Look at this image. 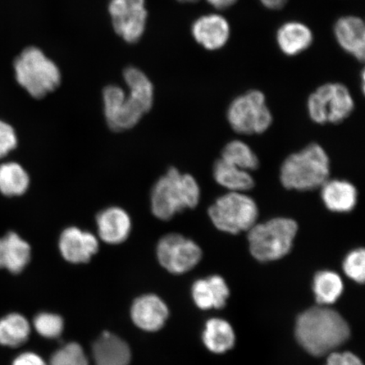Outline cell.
<instances>
[{
	"label": "cell",
	"mask_w": 365,
	"mask_h": 365,
	"mask_svg": "<svg viewBox=\"0 0 365 365\" xmlns=\"http://www.w3.org/2000/svg\"><path fill=\"white\" fill-rule=\"evenodd\" d=\"M326 365H364L361 359L353 353L332 352L328 355Z\"/></svg>",
	"instance_id": "obj_32"
},
{
	"label": "cell",
	"mask_w": 365,
	"mask_h": 365,
	"mask_svg": "<svg viewBox=\"0 0 365 365\" xmlns=\"http://www.w3.org/2000/svg\"><path fill=\"white\" fill-rule=\"evenodd\" d=\"M158 261L166 271L181 275L202 261V250L195 241L178 232L163 235L156 247Z\"/></svg>",
	"instance_id": "obj_10"
},
{
	"label": "cell",
	"mask_w": 365,
	"mask_h": 365,
	"mask_svg": "<svg viewBox=\"0 0 365 365\" xmlns=\"http://www.w3.org/2000/svg\"><path fill=\"white\" fill-rule=\"evenodd\" d=\"M278 47L286 56H294L303 53L313 42L312 30L303 23H285L277 31Z\"/></svg>",
	"instance_id": "obj_22"
},
{
	"label": "cell",
	"mask_w": 365,
	"mask_h": 365,
	"mask_svg": "<svg viewBox=\"0 0 365 365\" xmlns=\"http://www.w3.org/2000/svg\"><path fill=\"white\" fill-rule=\"evenodd\" d=\"M98 238L108 245L124 243L130 235L132 220L124 208L109 207L103 209L96 217Z\"/></svg>",
	"instance_id": "obj_13"
},
{
	"label": "cell",
	"mask_w": 365,
	"mask_h": 365,
	"mask_svg": "<svg viewBox=\"0 0 365 365\" xmlns=\"http://www.w3.org/2000/svg\"><path fill=\"white\" fill-rule=\"evenodd\" d=\"M30 185L29 173L19 163H7L0 165V191L6 196L24 195Z\"/></svg>",
	"instance_id": "obj_26"
},
{
	"label": "cell",
	"mask_w": 365,
	"mask_h": 365,
	"mask_svg": "<svg viewBox=\"0 0 365 365\" xmlns=\"http://www.w3.org/2000/svg\"><path fill=\"white\" fill-rule=\"evenodd\" d=\"M220 158L249 172L257 170L259 166L257 154L250 145L241 140L228 141L222 150Z\"/></svg>",
	"instance_id": "obj_27"
},
{
	"label": "cell",
	"mask_w": 365,
	"mask_h": 365,
	"mask_svg": "<svg viewBox=\"0 0 365 365\" xmlns=\"http://www.w3.org/2000/svg\"><path fill=\"white\" fill-rule=\"evenodd\" d=\"M170 316V310L163 300L155 294H145L135 300L130 317L135 325L145 331L162 329Z\"/></svg>",
	"instance_id": "obj_14"
},
{
	"label": "cell",
	"mask_w": 365,
	"mask_h": 365,
	"mask_svg": "<svg viewBox=\"0 0 365 365\" xmlns=\"http://www.w3.org/2000/svg\"><path fill=\"white\" fill-rule=\"evenodd\" d=\"M93 355L96 365H130L131 360L127 342L109 331L95 341Z\"/></svg>",
	"instance_id": "obj_19"
},
{
	"label": "cell",
	"mask_w": 365,
	"mask_h": 365,
	"mask_svg": "<svg viewBox=\"0 0 365 365\" xmlns=\"http://www.w3.org/2000/svg\"><path fill=\"white\" fill-rule=\"evenodd\" d=\"M124 79L128 91L110 85L103 91L105 120L115 132L129 130L138 125L154 103L153 85L138 68H126Z\"/></svg>",
	"instance_id": "obj_1"
},
{
	"label": "cell",
	"mask_w": 365,
	"mask_h": 365,
	"mask_svg": "<svg viewBox=\"0 0 365 365\" xmlns=\"http://www.w3.org/2000/svg\"><path fill=\"white\" fill-rule=\"evenodd\" d=\"M195 40L207 50L220 49L230 38V23L220 15H207L200 17L192 26Z\"/></svg>",
	"instance_id": "obj_15"
},
{
	"label": "cell",
	"mask_w": 365,
	"mask_h": 365,
	"mask_svg": "<svg viewBox=\"0 0 365 365\" xmlns=\"http://www.w3.org/2000/svg\"><path fill=\"white\" fill-rule=\"evenodd\" d=\"M16 83L31 96L41 99L56 91L61 83L56 63L35 46H27L12 63Z\"/></svg>",
	"instance_id": "obj_5"
},
{
	"label": "cell",
	"mask_w": 365,
	"mask_h": 365,
	"mask_svg": "<svg viewBox=\"0 0 365 365\" xmlns=\"http://www.w3.org/2000/svg\"><path fill=\"white\" fill-rule=\"evenodd\" d=\"M3 268L13 274L21 273L29 264L31 246L16 232H10L0 239Z\"/></svg>",
	"instance_id": "obj_21"
},
{
	"label": "cell",
	"mask_w": 365,
	"mask_h": 365,
	"mask_svg": "<svg viewBox=\"0 0 365 365\" xmlns=\"http://www.w3.org/2000/svg\"><path fill=\"white\" fill-rule=\"evenodd\" d=\"M58 246L61 257L67 262L85 264L98 252L99 240L93 232L71 226L61 232Z\"/></svg>",
	"instance_id": "obj_12"
},
{
	"label": "cell",
	"mask_w": 365,
	"mask_h": 365,
	"mask_svg": "<svg viewBox=\"0 0 365 365\" xmlns=\"http://www.w3.org/2000/svg\"><path fill=\"white\" fill-rule=\"evenodd\" d=\"M108 11L117 34L127 43L138 42L148 21L145 0H111Z\"/></svg>",
	"instance_id": "obj_11"
},
{
	"label": "cell",
	"mask_w": 365,
	"mask_h": 365,
	"mask_svg": "<svg viewBox=\"0 0 365 365\" xmlns=\"http://www.w3.org/2000/svg\"><path fill=\"white\" fill-rule=\"evenodd\" d=\"M330 175L329 155L322 145L313 143L284 159L279 180L287 190L307 192L321 188Z\"/></svg>",
	"instance_id": "obj_4"
},
{
	"label": "cell",
	"mask_w": 365,
	"mask_h": 365,
	"mask_svg": "<svg viewBox=\"0 0 365 365\" xmlns=\"http://www.w3.org/2000/svg\"><path fill=\"white\" fill-rule=\"evenodd\" d=\"M34 326L36 332L46 339H57L63 330V319L58 314L43 312L36 316Z\"/></svg>",
	"instance_id": "obj_28"
},
{
	"label": "cell",
	"mask_w": 365,
	"mask_h": 365,
	"mask_svg": "<svg viewBox=\"0 0 365 365\" xmlns=\"http://www.w3.org/2000/svg\"><path fill=\"white\" fill-rule=\"evenodd\" d=\"M334 34L341 47L359 61H364L365 27L359 17L345 16L336 21Z\"/></svg>",
	"instance_id": "obj_18"
},
{
	"label": "cell",
	"mask_w": 365,
	"mask_h": 365,
	"mask_svg": "<svg viewBox=\"0 0 365 365\" xmlns=\"http://www.w3.org/2000/svg\"><path fill=\"white\" fill-rule=\"evenodd\" d=\"M17 145V136L14 128L0 120V158L6 157Z\"/></svg>",
	"instance_id": "obj_31"
},
{
	"label": "cell",
	"mask_w": 365,
	"mask_h": 365,
	"mask_svg": "<svg viewBox=\"0 0 365 365\" xmlns=\"http://www.w3.org/2000/svg\"><path fill=\"white\" fill-rule=\"evenodd\" d=\"M235 340V331L225 319L212 318L205 323L202 341L210 352L225 354L234 348Z\"/></svg>",
	"instance_id": "obj_23"
},
{
	"label": "cell",
	"mask_w": 365,
	"mask_h": 365,
	"mask_svg": "<svg viewBox=\"0 0 365 365\" xmlns=\"http://www.w3.org/2000/svg\"><path fill=\"white\" fill-rule=\"evenodd\" d=\"M298 232V222L291 217L257 222L247 232L250 252L259 262L278 261L291 252Z\"/></svg>",
	"instance_id": "obj_6"
},
{
	"label": "cell",
	"mask_w": 365,
	"mask_h": 365,
	"mask_svg": "<svg viewBox=\"0 0 365 365\" xmlns=\"http://www.w3.org/2000/svg\"><path fill=\"white\" fill-rule=\"evenodd\" d=\"M312 289L317 302L319 305H327L334 304L340 298L344 285L339 274L322 270L314 276Z\"/></svg>",
	"instance_id": "obj_25"
},
{
	"label": "cell",
	"mask_w": 365,
	"mask_h": 365,
	"mask_svg": "<svg viewBox=\"0 0 365 365\" xmlns=\"http://www.w3.org/2000/svg\"><path fill=\"white\" fill-rule=\"evenodd\" d=\"M191 294L196 307L200 309H222L230 298V290L225 278L212 275L195 281Z\"/></svg>",
	"instance_id": "obj_17"
},
{
	"label": "cell",
	"mask_w": 365,
	"mask_h": 365,
	"mask_svg": "<svg viewBox=\"0 0 365 365\" xmlns=\"http://www.w3.org/2000/svg\"><path fill=\"white\" fill-rule=\"evenodd\" d=\"M178 1H180L181 3H193L198 1V0H178Z\"/></svg>",
	"instance_id": "obj_36"
},
{
	"label": "cell",
	"mask_w": 365,
	"mask_h": 365,
	"mask_svg": "<svg viewBox=\"0 0 365 365\" xmlns=\"http://www.w3.org/2000/svg\"><path fill=\"white\" fill-rule=\"evenodd\" d=\"M319 190L322 203L331 212L349 213L354 211L358 204V190L350 181L329 179Z\"/></svg>",
	"instance_id": "obj_16"
},
{
	"label": "cell",
	"mask_w": 365,
	"mask_h": 365,
	"mask_svg": "<svg viewBox=\"0 0 365 365\" xmlns=\"http://www.w3.org/2000/svg\"><path fill=\"white\" fill-rule=\"evenodd\" d=\"M49 365H89V363L82 346L71 342L52 355Z\"/></svg>",
	"instance_id": "obj_30"
},
{
	"label": "cell",
	"mask_w": 365,
	"mask_h": 365,
	"mask_svg": "<svg viewBox=\"0 0 365 365\" xmlns=\"http://www.w3.org/2000/svg\"><path fill=\"white\" fill-rule=\"evenodd\" d=\"M12 365H47V364L39 355L35 353L26 352L18 356L14 360Z\"/></svg>",
	"instance_id": "obj_33"
},
{
	"label": "cell",
	"mask_w": 365,
	"mask_h": 365,
	"mask_svg": "<svg viewBox=\"0 0 365 365\" xmlns=\"http://www.w3.org/2000/svg\"><path fill=\"white\" fill-rule=\"evenodd\" d=\"M261 2L264 7L270 10H279L285 6L287 0H261Z\"/></svg>",
	"instance_id": "obj_35"
},
{
	"label": "cell",
	"mask_w": 365,
	"mask_h": 365,
	"mask_svg": "<svg viewBox=\"0 0 365 365\" xmlns=\"http://www.w3.org/2000/svg\"><path fill=\"white\" fill-rule=\"evenodd\" d=\"M30 334V323L22 314L11 313L0 319V345L16 348L24 344Z\"/></svg>",
	"instance_id": "obj_24"
},
{
	"label": "cell",
	"mask_w": 365,
	"mask_h": 365,
	"mask_svg": "<svg viewBox=\"0 0 365 365\" xmlns=\"http://www.w3.org/2000/svg\"><path fill=\"white\" fill-rule=\"evenodd\" d=\"M295 337L310 355L321 357L334 352L350 337V327L336 310L316 307L304 310L297 318Z\"/></svg>",
	"instance_id": "obj_2"
},
{
	"label": "cell",
	"mask_w": 365,
	"mask_h": 365,
	"mask_svg": "<svg viewBox=\"0 0 365 365\" xmlns=\"http://www.w3.org/2000/svg\"><path fill=\"white\" fill-rule=\"evenodd\" d=\"M237 0H207V2L218 10H225L236 3Z\"/></svg>",
	"instance_id": "obj_34"
},
{
	"label": "cell",
	"mask_w": 365,
	"mask_h": 365,
	"mask_svg": "<svg viewBox=\"0 0 365 365\" xmlns=\"http://www.w3.org/2000/svg\"><path fill=\"white\" fill-rule=\"evenodd\" d=\"M227 120L236 133L254 135L270 129L273 116L266 96L258 90H251L232 100L227 108Z\"/></svg>",
	"instance_id": "obj_8"
},
{
	"label": "cell",
	"mask_w": 365,
	"mask_h": 365,
	"mask_svg": "<svg viewBox=\"0 0 365 365\" xmlns=\"http://www.w3.org/2000/svg\"><path fill=\"white\" fill-rule=\"evenodd\" d=\"M342 269L346 276L357 284H363L365 278V250L356 248L346 255L342 262Z\"/></svg>",
	"instance_id": "obj_29"
},
{
	"label": "cell",
	"mask_w": 365,
	"mask_h": 365,
	"mask_svg": "<svg viewBox=\"0 0 365 365\" xmlns=\"http://www.w3.org/2000/svg\"><path fill=\"white\" fill-rule=\"evenodd\" d=\"M212 176L217 184L228 192L247 193L255 185L250 172L241 170L222 158L214 163Z\"/></svg>",
	"instance_id": "obj_20"
},
{
	"label": "cell",
	"mask_w": 365,
	"mask_h": 365,
	"mask_svg": "<svg viewBox=\"0 0 365 365\" xmlns=\"http://www.w3.org/2000/svg\"><path fill=\"white\" fill-rule=\"evenodd\" d=\"M200 197L202 190L195 178L170 168L150 190V212L159 220L170 221L177 214L197 207Z\"/></svg>",
	"instance_id": "obj_3"
},
{
	"label": "cell",
	"mask_w": 365,
	"mask_h": 365,
	"mask_svg": "<svg viewBox=\"0 0 365 365\" xmlns=\"http://www.w3.org/2000/svg\"><path fill=\"white\" fill-rule=\"evenodd\" d=\"M354 110V100L349 90L341 83L319 86L309 95L308 115L317 125H337L348 118Z\"/></svg>",
	"instance_id": "obj_9"
},
{
	"label": "cell",
	"mask_w": 365,
	"mask_h": 365,
	"mask_svg": "<svg viewBox=\"0 0 365 365\" xmlns=\"http://www.w3.org/2000/svg\"><path fill=\"white\" fill-rule=\"evenodd\" d=\"M207 212L218 231L232 235L247 232L259 215L257 202L247 193L228 191L214 200Z\"/></svg>",
	"instance_id": "obj_7"
}]
</instances>
